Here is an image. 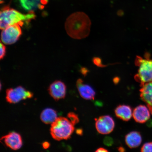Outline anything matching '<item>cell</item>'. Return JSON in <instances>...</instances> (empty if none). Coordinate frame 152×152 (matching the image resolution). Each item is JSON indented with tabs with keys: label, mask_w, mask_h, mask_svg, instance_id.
Listing matches in <instances>:
<instances>
[{
	"label": "cell",
	"mask_w": 152,
	"mask_h": 152,
	"mask_svg": "<svg viewBox=\"0 0 152 152\" xmlns=\"http://www.w3.org/2000/svg\"><path fill=\"white\" fill-rule=\"evenodd\" d=\"M91 24L90 18L85 13L76 12L66 19L65 30L68 35L73 39H83L90 34Z\"/></svg>",
	"instance_id": "6da1fadb"
},
{
	"label": "cell",
	"mask_w": 152,
	"mask_h": 152,
	"mask_svg": "<svg viewBox=\"0 0 152 152\" xmlns=\"http://www.w3.org/2000/svg\"><path fill=\"white\" fill-rule=\"evenodd\" d=\"M36 18L34 11H30L28 14H24L9 7H5L1 11L0 28L3 30L15 24L24 23V21L29 22Z\"/></svg>",
	"instance_id": "7a4b0ae2"
},
{
	"label": "cell",
	"mask_w": 152,
	"mask_h": 152,
	"mask_svg": "<svg viewBox=\"0 0 152 152\" xmlns=\"http://www.w3.org/2000/svg\"><path fill=\"white\" fill-rule=\"evenodd\" d=\"M74 125L69 120L63 117L57 118L51 125L50 134L55 140H68L75 130Z\"/></svg>",
	"instance_id": "3957f363"
},
{
	"label": "cell",
	"mask_w": 152,
	"mask_h": 152,
	"mask_svg": "<svg viewBox=\"0 0 152 152\" xmlns=\"http://www.w3.org/2000/svg\"><path fill=\"white\" fill-rule=\"evenodd\" d=\"M136 65L139 67L138 73L135 76V80L142 87L145 83L152 82V60L147 55L145 58L136 57Z\"/></svg>",
	"instance_id": "277c9868"
},
{
	"label": "cell",
	"mask_w": 152,
	"mask_h": 152,
	"mask_svg": "<svg viewBox=\"0 0 152 152\" xmlns=\"http://www.w3.org/2000/svg\"><path fill=\"white\" fill-rule=\"evenodd\" d=\"M23 24H15L2 30L1 34L2 42L5 45H11L18 41L22 34L20 27Z\"/></svg>",
	"instance_id": "5b68a950"
},
{
	"label": "cell",
	"mask_w": 152,
	"mask_h": 152,
	"mask_svg": "<svg viewBox=\"0 0 152 152\" xmlns=\"http://www.w3.org/2000/svg\"><path fill=\"white\" fill-rule=\"evenodd\" d=\"M33 96V93L26 91L20 86L15 88L7 89L6 91V100L10 103H18L22 100L31 98Z\"/></svg>",
	"instance_id": "8992f818"
},
{
	"label": "cell",
	"mask_w": 152,
	"mask_h": 152,
	"mask_svg": "<svg viewBox=\"0 0 152 152\" xmlns=\"http://www.w3.org/2000/svg\"><path fill=\"white\" fill-rule=\"evenodd\" d=\"M97 132L102 134H109L113 130L115 122L113 118L109 115H102L95 119Z\"/></svg>",
	"instance_id": "52a82bcc"
},
{
	"label": "cell",
	"mask_w": 152,
	"mask_h": 152,
	"mask_svg": "<svg viewBox=\"0 0 152 152\" xmlns=\"http://www.w3.org/2000/svg\"><path fill=\"white\" fill-rule=\"evenodd\" d=\"M3 140L7 147L14 150L20 149L22 145V138L20 134L15 132L9 133L1 137V141Z\"/></svg>",
	"instance_id": "ba28073f"
},
{
	"label": "cell",
	"mask_w": 152,
	"mask_h": 152,
	"mask_svg": "<svg viewBox=\"0 0 152 152\" xmlns=\"http://www.w3.org/2000/svg\"><path fill=\"white\" fill-rule=\"evenodd\" d=\"M66 86L60 81H56L51 84L48 89L49 94L56 100H58L65 97Z\"/></svg>",
	"instance_id": "9c48e42d"
},
{
	"label": "cell",
	"mask_w": 152,
	"mask_h": 152,
	"mask_svg": "<svg viewBox=\"0 0 152 152\" xmlns=\"http://www.w3.org/2000/svg\"><path fill=\"white\" fill-rule=\"evenodd\" d=\"M151 113L148 107L140 104L134 109L132 116L136 122L142 124L149 120L151 117Z\"/></svg>",
	"instance_id": "30bf717a"
},
{
	"label": "cell",
	"mask_w": 152,
	"mask_h": 152,
	"mask_svg": "<svg viewBox=\"0 0 152 152\" xmlns=\"http://www.w3.org/2000/svg\"><path fill=\"white\" fill-rule=\"evenodd\" d=\"M77 86L80 94L83 98L87 100H94L96 96V92L90 86L85 84L81 79H79L77 82Z\"/></svg>",
	"instance_id": "8fae6325"
},
{
	"label": "cell",
	"mask_w": 152,
	"mask_h": 152,
	"mask_svg": "<svg viewBox=\"0 0 152 152\" xmlns=\"http://www.w3.org/2000/svg\"><path fill=\"white\" fill-rule=\"evenodd\" d=\"M140 92V98L147 104L152 115V82L144 84Z\"/></svg>",
	"instance_id": "7c38bea8"
},
{
	"label": "cell",
	"mask_w": 152,
	"mask_h": 152,
	"mask_svg": "<svg viewBox=\"0 0 152 152\" xmlns=\"http://www.w3.org/2000/svg\"><path fill=\"white\" fill-rule=\"evenodd\" d=\"M115 113L117 118L124 121L130 120L133 115L132 107L126 104H120L117 106Z\"/></svg>",
	"instance_id": "4fadbf2b"
},
{
	"label": "cell",
	"mask_w": 152,
	"mask_h": 152,
	"mask_svg": "<svg viewBox=\"0 0 152 152\" xmlns=\"http://www.w3.org/2000/svg\"><path fill=\"white\" fill-rule=\"evenodd\" d=\"M125 141L127 146L130 148H137L142 142V137L140 132L133 131L125 136Z\"/></svg>",
	"instance_id": "5bb4252c"
},
{
	"label": "cell",
	"mask_w": 152,
	"mask_h": 152,
	"mask_svg": "<svg viewBox=\"0 0 152 152\" xmlns=\"http://www.w3.org/2000/svg\"><path fill=\"white\" fill-rule=\"evenodd\" d=\"M40 118L41 121L46 124H52L57 118L56 112L52 109L47 108L42 112Z\"/></svg>",
	"instance_id": "9a60e30c"
},
{
	"label": "cell",
	"mask_w": 152,
	"mask_h": 152,
	"mask_svg": "<svg viewBox=\"0 0 152 152\" xmlns=\"http://www.w3.org/2000/svg\"><path fill=\"white\" fill-rule=\"evenodd\" d=\"M20 4L25 10L34 11L42 7L40 4L41 0H19Z\"/></svg>",
	"instance_id": "2e32d148"
},
{
	"label": "cell",
	"mask_w": 152,
	"mask_h": 152,
	"mask_svg": "<svg viewBox=\"0 0 152 152\" xmlns=\"http://www.w3.org/2000/svg\"><path fill=\"white\" fill-rule=\"evenodd\" d=\"M68 117L70 119V121L75 125L79 122V118L78 116L76 114L73 113H70L68 114Z\"/></svg>",
	"instance_id": "e0dca14e"
},
{
	"label": "cell",
	"mask_w": 152,
	"mask_h": 152,
	"mask_svg": "<svg viewBox=\"0 0 152 152\" xmlns=\"http://www.w3.org/2000/svg\"><path fill=\"white\" fill-rule=\"evenodd\" d=\"M141 151L152 152V142H148L144 144L141 148Z\"/></svg>",
	"instance_id": "ac0fdd59"
},
{
	"label": "cell",
	"mask_w": 152,
	"mask_h": 152,
	"mask_svg": "<svg viewBox=\"0 0 152 152\" xmlns=\"http://www.w3.org/2000/svg\"><path fill=\"white\" fill-rule=\"evenodd\" d=\"M6 52V48L4 45L1 43V55H0V59H3L4 58Z\"/></svg>",
	"instance_id": "d6986e66"
},
{
	"label": "cell",
	"mask_w": 152,
	"mask_h": 152,
	"mask_svg": "<svg viewBox=\"0 0 152 152\" xmlns=\"http://www.w3.org/2000/svg\"><path fill=\"white\" fill-rule=\"evenodd\" d=\"M104 143L106 145L111 146L113 143V140L111 138L107 137L104 139Z\"/></svg>",
	"instance_id": "ffe728a7"
},
{
	"label": "cell",
	"mask_w": 152,
	"mask_h": 152,
	"mask_svg": "<svg viewBox=\"0 0 152 152\" xmlns=\"http://www.w3.org/2000/svg\"><path fill=\"white\" fill-rule=\"evenodd\" d=\"M50 144L49 142H43L42 144V146L44 149H46L50 147Z\"/></svg>",
	"instance_id": "44dd1931"
},
{
	"label": "cell",
	"mask_w": 152,
	"mask_h": 152,
	"mask_svg": "<svg viewBox=\"0 0 152 152\" xmlns=\"http://www.w3.org/2000/svg\"><path fill=\"white\" fill-rule=\"evenodd\" d=\"M96 152H109V151L107 149L103 148H98L96 151Z\"/></svg>",
	"instance_id": "7402d4cb"
},
{
	"label": "cell",
	"mask_w": 152,
	"mask_h": 152,
	"mask_svg": "<svg viewBox=\"0 0 152 152\" xmlns=\"http://www.w3.org/2000/svg\"><path fill=\"white\" fill-rule=\"evenodd\" d=\"M76 133L77 134L80 135H81L83 133V130L81 129H77V131H76Z\"/></svg>",
	"instance_id": "603a6c76"
},
{
	"label": "cell",
	"mask_w": 152,
	"mask_h": 152,
	"mask_svg": "<svg viewBox=\"0 0 152 152\" xmlns=\"http://www.w3.org/2000/svg\"><path fill=\"white\" fill-rule=\"evenodd\" d=\"M147 125L149 127H152V120L151 119L148 121L147 123Z\"/></svg>",
	"instance_id": "cb8c5ba5"
},
{
	"label": "cell",
	"mask_w": 152,
	"mask_h": 152,
	"mask_svg": "<svg viewBox=\"0 0 152 152\" xmlns=\"http://www.w3.org/2000/svg\"><path fill=\"white\" fill-rule=\"evenodd\" d=\"M2 1V0H1V1Z\"/></svg>",
	"instance_id": "d4e9b609"
}]
</instances>
